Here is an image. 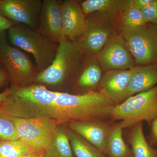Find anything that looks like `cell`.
<instances>
[{
  "label": "cell",
  "mask_w": 157,
  "mask_h": 157,
  "mask_svg": "<svg viewBox=\"0 0 157 157\" xmlns=\"http://www.w3.org/2000/svg\"><path fill=\"white\" fill-rule=\"evenodd\" d=\"M42 155H37L33 154H29L26 155L22 157H42Z\"/></svg>",
  "instance_id": "obj_32"
},
{
  "label": "cell",
  "mask_w": 157,
  "mask_h": 157,
  "mask_svg": "<svg viewBox=\"0 0 157 157\" xmlns=\"http://www.w3.org/2000/svg\"><path fill=\"white\" fill-rule=\"evenodd\" d=\"M42 157H43V155H42Z\"/></svg>",
  "instance_id": "obj_33"
},
{
  "label": "cell",
  "mask_w": 157,
  "mask_h": 157,
  "mask_svg": "<svg viewBox=\"0 0 157 157\" xmlns=\"http://www.w3.org/2000/svg\"><path fill=\"white\" fill-rule=\"evenodd\" d=\"M122 26L121 35L135 61L140 64L157 62V26L147 25Z\"/></svg>",
  "instance_id": "obj_8"
},
{
  "label": "cell",
  "mask_w": 157,
  "mask_h": 157,
  "mask_svg": "<svg viewBox=\"0 0 157 157\" xmlns=\"http://www.w3.org/2000/svg\"><path fill=\"white\" fill-rule=\"evenodd\" d=\"M120 21L122 26L131 27L141 26L148 23L140 10L132 6L131 1L130 6L123 11Z\"/></svg>",
  "instance_id": "obj_24"
},
{
  "label": "cell",
  "mask_w": 157,
  "mask_h": 157,
  "mask_svg": "<svg viewBox=\"0 0 157 157\" xmlns=\"http://www.w3.org/2000/svg\"><path fill=\"white\" fill-rule=\"evenodd\" d=\"M42 0H0V14L15 24L37 30Z\"/></svg>",
  "instance_id": "obj_10"
},
{
  "label": "cell",
  "mask_w": 157,
  "mask_h": 157,
  "mask_svg": "<svg viewBox=\"0 0 157 157\" xmlns=\"http://www.w3.org/2000/svg\"><path fill=\"white\" fill-rule=\"evenodd\" d=\"M110 118L113 121H121L120 123L123 129L132 128L143 121L150 126L157 118V85L116 104Z\"/></svg>",
  "instance_id": "obj_5"
},
{
  "label": "cell",
  "mask_w": 157,
  "mask_h": 157,
  "mask_svg": "<svg viewBox=\"0 0 157 157\" xmlns=\"http://www.w3.org/2000/svg\"><path fill=\"white\" fill-rule=\"evenodd\" d=\"M116 105L100 92L89 90L81 94L60 92L46 117L58 124L90 120L105 121Z\"/></svg>",
  "instance_id": "obj_1"
},
{
  "label": "cell",
  "mask_w": 157,
  "mask_h": 157,
  "mask_svg": "<svg viewBox=\"0 0 157 157\" xmlns=\"http://www.w3.org/2000/svg\"><path fill=\"white\" fill-rule=\"evenodd\" d=\"M129 136L134 157H157V148L147 140L143 132V122L132 127Z\"/></svg>",
  "instance_id": "obj_20"
},
{
  "label": "cell",
  "mask_w": 157,
  "mask_h": 157,
  "mask_svg": "<svg viewBox=\"0 0 157 157\" xmlns=\"http://www.w3.org/2000/svg\"><path fill=\"white\" fill-rule=\"evenodd\" d=\"M43 157H74L67 132L63 128H58Z\"/></svg>",
  "instance_id": "obj_21"
},
{
  "label": "cell",
  "mask_w": 157,
  "mask_h": 157,
  "mask_svg": "<svg viewBox=\"0 0 157 157\" xmlns=\"http://www.w3.org/2000/svg\"><path fill=\"white\" fill-rule=\"evenodd\" d=\"M61 14L62 39L77 41L84 30L86 18L82 9L80 1H62Z\"/></svg>",
  "instance_id": "obj_14"
},
{
  "label": "cell",
  "mask_w": 157,
  "mask_h": 157,
  "mask_svg": "<svg viewBox=\"0 0 157 157\" xmlns=\"http://www.w3.org/2000/svg\"><path fill=\"white\" fill-rule=\"evenodd\" d=\"M150 133L147 137L148 142L153 147H157V118L150 126Z\"/></svg>",
  "instance_id": "obj_27"
},
{
  "label": "cell",
  "mask_w": 157,
  "mask_h": 157,
  "mask_svg": "<svg viewBox=\"0 0 157 157\" xmlns=\"http://www.w3.org/2000/svg\"><path fill=\"white\" fill-rule=\"evenodd\" d=\"M120 123L112 125L104 153L108 157H134L132 149L125 142Z\"/></svg>",
  "instance_id": "obj_18"
},
{
  "label": "cell",
  "mask_w": 157,
  "mask_h": 157,
  "mask_svg": "<svg viewBox=\"0 0 157 157\" xmlns=\"http://www.w3.org/2000/svg\"><path fill=\"white\" fill-rule=\"evenodd\" d=\"M72 151L76 157H108L72 130L67 132Z\"/></svg>",
  "instance_id": "obj_22"
},
{
  "label": "cell",
  "mask_w": 157,
  "mask_h": 157,
  "mask_svg": "<svg viewBox=\"0 0 157 157\" xmlns=\"http://www.w3.org/2000/svg\"><path fill=\"white\" fill-rule=\"evenodd\" d=\"M113 125L103 121L72 122L70 129L104 153Z\"/></svg>",
  "instance_id": "obj_15"
},
{
  "label": "cell",
  "mask_w": 157,
  "mask_h": 157,
  "mask_svg": "<svg viewBox=\"0 0 157 157\" xmlns=\"http://www.w3.org/2000/svg\"><path fill=\"white\" fill-rule=\"evenodd\" d=\"M5 33L0 34V64L8 73L12 86L29 85V82L36 81V67L26 54L9 44Z\"/></svg>",
  "instance_id": "obj_7"
},
{
  "label": "cell",
  "mask_w": 157,
  "mask_h": 157,
  "mask_svg": "<svg viewBox=\"0 0 157 157\" xmlns=\"http://www.w3.org/2000/svg\"><path fill=\"white\" fill-rule=\"evenodd\" d=\"M84 55L76 41L62 39L52 63L38 73L35 82L43 85H63L71 76L78 74Z\"/></svg>",
  "instance_id": "obj_3"
},
{
  "label": "cell",
  "mask_w": 157,
  "mask_h": 157,
  "mask_svg": "<svg viewBox=\"0 0 157 157\" xmlns=\"http://www.w3.org/2000/svg\"><path fill=\"white\" fill-rule=\"evenodd\" d=\"M135 68L107 71L102 76L98 85L99 92L116 104L123 102L125 100L126 93Z\"/></svg>",
  "instance_id": "obj_13"
},
{
  "label": "cell",
  "mask_w": 157,
  "mask_h": 157,
  "mask_svg": "<svg viewBox=\"0 0 157 157\" xmlns=\"http://www.w3.org/2000/svg\"><path fill=\"white\" fill-rule=\"evenodd\" d=\"M131 1L86 0L80 1L82 9L86 16L93 12L113 14L123 11L130 6Z\"/></svg>",
  "instance_id": "obj_19"
},
{
  "label": "cell",
  "mask_w": 157,
  "mask_h": 157,
  "mask_svg": "<svg viewBox=\"0 0 157 157\" xmlns=\"http://www.w3.org/2000/svg\"><path fill=\"white\" fill-rule=\"evenodd\" d=\"M154 1V0H132L131 2L132 6L140 10L150 5Z\"/></svg>",
  "instance_id": "obj_29"
},
{
  "label": "cell",
  "mask_w": 157,
  "mask_h": 157,
  "mask_svg": "<svg viewBox=\"0 0 157 157\" xmlns=\"http://www.w3.org/2000/svg\"><path fill=\"white\" fill-rule=\"evenodd\" d=\"M62 2L58 0H42L37 30L47 39L57 43L62 39Z\"/></svg>",
  "instance_id": "obj_12"
},
{
  "label": "cell",
  "mask_w": 157,
  "mask_h": 157,
  "mask_svg": "<svg viewBox=\"0 0 157 157\" xmlns=\"http://www.w3.org/2000/svg\"><path fill=\"white\" fill-rule=\"evenodd\" d=\"M14 25V22L0 14V34L8 30Z\"/></svg>",
  "instance_id": "obj_28"
},
{
  "label": "cell",
  "mask_w": 157,
  "mask_h": 157,
  "mask_svg": "<svg viewBox=\"0 0 157 157\" xmlns=\"http://www.w3.org/2000/svg\"><path fill=\"white\" fill-rule=\"evenodd\" d=\"M95 57L101 69L106 72L135 67V59L121 34H113Z\"/></svg>",
  "instance_id": "obj_9"
},
{
  "label": "cell",
  "mask_w": 157,
  "mask_h": 157,
  "mask_svg": "<svg viewBox=\"0 0 157 157\" xmlns=\"http://www.w3.org/2000/svg\"><path fill=\"white\" fill-rule=\"evenodd\" d=\"M9 78L8 73L2 65H0V87L7 83Z\"/></svg>",
  "instance_id": "obj_30"
},
{
  "label": "cell",
  "mask_w": 157,
  "mask_h": 157,
  "mask_svg": "<svg viewBox=\"0 0 157 157\" xmlns=\"http://www.w3.org/2000/svg\"><path fill=\"white\" fill-rule=\"evenodd\" d=\"M114 33L108 21L98 19L89 14L83 33L76 41L84 55H96Z\"/></svg>",
  "instance_id": "obj_11"
},
{
  "label": "cell",
  "mask_w": 157,
  "mask_h": 157,
  "mask_svg": "<svg viewBox=\"0 0 157 157\" xmlns=\"http://www.w3.org/2000/svg\"><path fill=\"white\" fill-rule=\"evenodd\" d=\"M0 140H19L14 124L9 118L2 114H0Z\"/></svg>",
  "instance_id": "obj_25"
},
{
  "label": "cell",
  "mask_w": 157,
  "mask_h": 157,
  "mask_svg": "<svg viewBox=\"0 0 157 157\" xmlns=\"http://www.w3.org/2000/svg\"><path fill=\"white\" fill-rule=\"evenodd\" d=\"M31 153L19 140H0V157H22Z\"/></svg>",
  "instance_id": "obj_23"
},
{
  "label": "cell",
  "mask_w": 157,
  "mask_h": 157,
  "mask_svg": "<svg viewBox=\"0 0 157 157\" xmlns=\"http://www.w3.org/2000/svg\"><path fill=\"white\" fill-rule=\"evenodd\" d=\"M59 93L40 84L12 86L9 95L0 105V114L19 118L46 117Z\"/></svg>",
  "instance_id": "obj_2"
},
{
  "label": "cell",
  "mask_w": 157,
  "mask_h": 157,
  "mask_svg": "<svg viewBox=\"0 0 157 157\" xmlns=\"http://www.w3.org/2000/svg\"><path fill=\"white\" fill-rule=\"evenodd\" d=\"M7 117L14 124L19 140L31 153L43 155L55 135L58 128L56 122L47 117Z\"/></svg>",
  "instance_id": "obj_6"
},
{
  "label": "cell",
  "mask_w": 157,
  "mask_h": 157,
  "mask_svg": "<svg viewBox=\"0 0 157 157\" xmlns=\"http://www.w3.org/2000/svg\"><path fill=\"white\" fill-rule=\"evenodd\" d=\"M86 56L76 82V86L80 89L95 87L99 85L102 77L101 68L96 57H94V56Z\"/></svg>",
  "instance_id": "obj_17"
},
{
  "label": "cell",
  "mask_w": 157,
  "mask_h": 157,
  "mask_svg": "<svg viewBox=\"0 0 157 157\" xmlns=\"http://www.w3.org/2000/svg\"><path fill=\"white\" fill-rule=\"evenodd\" d=\"M157 85V65L136 67L125 95V100L135 94L147 91Z\"/></svg>",
  "instance_id": "obj_16"
},
{
  "label": "cell",
  "mask_w": 157,
  "mask_h": 157,
  "mask_svg": "<svg viewBox=\"0 0 157 157\" xmlns=\"http://www.w3.org/2000/svg\"><path fill=\"white\" fill-rule=\"evenodd\" d=\"M10 92V88L7 89L6 90L3 91V92L0 93V105L3 103V101L6 100L7 97L9 95Z\"/></svg>",
  "instance_id": "obj_31"
},
{
  "label": "cell",
  "mask_w": 157,
  "mask_h": 157,
  "mask_svg": "<svg viewBox=\"0 0 157 157\" xmlns=\"http://www.w3.org/2000/svg\"><path fill=\"white\" fill-rule=\"evenodd\" d=\"M141 13L147 23H152L157 26V1L153 2L140 10Z\"/></svg>",
  "instance_id": "obj_26"
},
{
  "label": "cell",
  "mask_w": 157,
  "mask_h": 157,
  "mask_svg": "<svg viewBox=\"0 0 157 157\" xmlns=\"http://www.w3.org/2000/svg\"><path fill=\"white\" fill-rule=\"evenodd\" d=\"M8 31L11 45L33 55L38 73L52 63L59 43L51 41L38 31L22 25L15 24Z\"/></svg>",
  "instance_id": "obj_4"
}]
</instances>
